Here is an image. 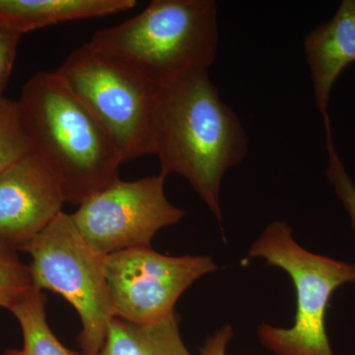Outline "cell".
<instances>
[{
	"label": "cell",
	"instance_id": "obj_15",
	"mask_svg": "<svg viewBox=\"0 0 355 355\" xmlns=\"http://www.w3.org/2000/svg\"><path fill=\"white\" fill-rule=\"evenodd\" d=\"M32 286L29 266L16 250L0 242V307L10 310Z\"/></svg>",
	"mask_w": 355,
	"mask_h": 355
},
{
	"label": "cell",
	"instance_id": "obj_5",
	"mask_svg": "<svg viewBox=\"0 0 355 355\" xmlns=\"http://www.w3.org/2000/svg\"><path fill=\"white\" fill-rule=\"evenodd\" d=\"M55 72L106 128L123 163L153 155L160 94L155 83L87 43Z\"/></svg>",
	"mask_w": 355,
	"mask_h": 355
},
{
	"label": "cell",
	"instance_id": "obj_7",
	"mask_svg": "<svg viewBox=\"0 0 355 355\" xmlns=\"http://www.w3.org/2000/svg\"><path fill=\"white\" fill-rule=\"evenodd\" d=\"M162 174L125 182L121 179L84 200L71 214L89 247L106 257L150 247L162 228L179 223L184 211L166 197Z\"/></svg>",
	"mask_w": 355,
	"mask_h": 355
},
{
	"label": "cell",
	"instance_id": "obj_14",
	"mask_svg": "<svg viewBox=\"0 0 355 355\" xmlns=\"http://www.w3.org/2000/svg\"><path fill=\"white\" fill-rule=\"evenodd\" d=\"M33 153L19 103L0 96V172Z\"/></svg>",
	"mask_w": 355,
	"mask_h": 355
},
{
	"label": "cell",
	"instance_id": "obj_17",
	"mask_svg": "<svg viewBox=\"0 0 355 355\" xmlns=\"http://www.w3.org/2000/svg\"><path fill=\"white\" fill-rule=\"evenodd\" d=\"M21 39L22 35L0 27V96L10 78Z\"/></svg>",
	"mask_w": 355,
	"mask_h": 355
},
{
	"label": "cell",
	"instance_id": "obj_10",
	"mask_svg": "<svg viewBox=\"0 0 355 355\" xmlns=\"http://www.w3.org/2000/svg\"><path fill=\"white\" fill-rule=\"evenodd\" d=\"M315 103L324 125H331L328 107L331 89L345 67L355 62V0H343L333 18L305 37Z\"/></svg>",
	"mask_w": 355,
	"mask_h": 355
},
{
	"label": "cell",
	"instance_id": "obj_16",
	"mask_svg": "<svg viewBox=\"0 0 355 355\" xmlns=\"http://www.w3.org/2000/svg\"><path fill=\"white\" fill-rule=\"evenodd\" d=\"M326 137L329 157L326 170L327 178L333 186L336 197L349 214L352 228L355 231V184L347 174L342 159L336 151L331 139V128L326 130Z\"/></svg>",
	"mask_w": 355,
	"mask_h": 355
},
{
	"label": "cell",
	"instance_id": "obj_18",
	"mask_svg": "<svg viewBox=\"0 0 355 355\" xmlns=\"http://www.w3.org/2000/svg\"><path fill=\"white\" fill-rule=\"evenodd\" d=\"M234 336L230 324H224L214 335L209 336L200 349V355H226L229 343Z\"/></svg>",
	"mask_w": 355,
	"mask_h": 355
},
{
	"label": "cell",
	"instance_id": "obj_2",
	"mask_svg": "<svg viewBox=\"0 0 355 355\" xmlns=\"http://www.w3.org/2000/svg\"><path fill=\"white\" fill-rule=\"evenodd\" d=\"M18 103L33 150L67 202L81 205L120 179L123 159L111 135L55 71L33 76Z\"/></svg>",
	"mask_w": 355,
	"mask_h": 355
},
{
	"label": "cell",
	"instance_id": "obj_13",
	"mask_svg": "<svg viewBox=\"0 0 355 355\" xmlns=\"http://www.w3.org/2000/svg\"><path fill=\"white\" fill-rule=\"evenodd\" d=\"M46 295L32 286L16 304L12 313L23 335L22 349H10L4 355H81L65 347L46 321Z\"/></svg>",
	"mask_w": 355,
	"mask_h": 355
},
{
	"label": "cell",
	"instance_id": "obj_4",
	"mask_svg": "<svg viewBox=\"0 0 355 355\" xmlns=\"http://www.w3.org/2000/svg\"><path fill=\"white\" fill-rule=\"evenodd\" d=\"M263 259L291 277L296 292L293 326L277 328L261 323V345L275 355H336L327 334L330 299L338 287L355 284V263L320 256L301 247L286 222L273 221L248 252L244 263Z\"/></svg>",
	"mask_w": 355,
	"mask_h": 355
},
{
	"label": "cell",
	"instance_id": "obj_1",
	"mask_svg": "<svg viewBox=\"0 0 355 355\" xmlns=\"http://www.w3.org/2000/svg\"><path fill=\"white\" fill-rule=\"evenodd\" d=\"M247 154L246 130L221 99L209 70L190 72L160 88L153 154L160 174L184 178L219 224L222 180Z\"/></svg>",
	"mask_w": 355,
	"mask_h": 355
},
{
	"label": "cell",
	"instance_id": "obj_11",
	"mask_svg": "<svg viewBox=\"0 0 355 355\" xmlns=\"http://www.w3.org/2000/svg\"><path fill=\"white\" fill-rule=\"evenodd\" d=\"M137 4L135 0H0V27L23 36L58 23L125 12Z\"/></svg>",
	"mask_w": 355,
	"mask_h": 355
},
{
	"label": "cell",
	"instance_id": "obj_9",
	"mask_svg": "<svg viewBox=\"0 0 355 355\" xmlns=\"http://www.w3.org/2000/svg\"><path fill=\"white\" fill-rule=\"evenodd\" d=\"M64 191L34 153L0 172V242L20 250L57 218Z\"/></svg>",
	"mask_w": 355,
	"mask_h": 355
},
{
	"label": "cell",
	"instance_id": "obj_8",
	"mask_svg": "<svg viewBox=\"0 0 355 355\" xmlns=\"http://www.w3.org/2000/svg\"><path fill=\"white\" fill-rule=\"evenodd\" d=\"M114 316L130 323H155L175 312L178 299L218 266L210 257H172L135 248L103 257Z\"/></svg>",
	"mask_w": 355,
	"mask_h": 355
},
{
	"label": "cell",
	"instance_id": "obj_3",
	"mask_svg": "<svg viewBox=\"0 0 355 355\" xmlns=\"http://www.w3.org/2000/svg\"><path fill=\"white\" fill-rule=\"evenodd\" d=\"M217 14L214 0H153L130 19L96 32L87 44L162 88L214 65Z\"/></svg>",
	"mask_w": 355,
	"mask_h": 355
},
{
	"label": "cell",
	"instance_id": "obj_12",
	"mask_svg": "<svg viewBox=\"0 0 355 355\" xmlns=\"http://www.w3.org/2000/svg\"><path fill=\"white\" fill-rule=\"evenodd\" d=\"M179 324L176 312L144 324L114 317L96 355H193L184 345Z\"/></svg>",
	"mask_w": 355,
	"mask_h": 355
},
{
	"label": "cell",
	"instance_id": "obj_6",
	"mask_svg": "<svg viewBox=\"0 0 355 355\" xmlns=\"http://www.w3.org/2000/svg\"><path fill=\"white\" fill-rule=\"evenodd\" d=\"M21 251L31 257L28 266L33 286L60 294L78 313L83 355L97 354L114 317L113 306L103 258L88 246L71 214L60 212Z\"/></svg>",
	"mask_w": 355,
	"mask_h": 355
}]
</instances>
